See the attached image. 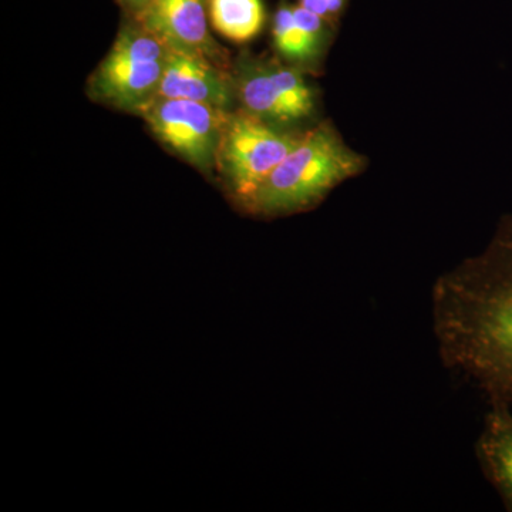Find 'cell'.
Here are the masks:
<instances>
[{
    "instance_id": "6da1fadb",
    "label": "cell",
    "mask_w": 512,
    "mask_h": 512,
    "mask_svg": "<svg viewBox=\"0 0 512 512\" xmlns=\"http://www.w3.org/2000/svg\"><path fill=\"white\" fill-rule=\"evenodd\" d=\"M431 323L443 365L512 406V215L484 254L437 279Z\"/></svg>"
},
{
    "instance_id": "7a4b0ae2",
    "label": "cell",
    "mask_w": 512,
    "mask_h": 512,
    "mask_svg": "<svg viewBox=\"0 0 512 512\" xmlns=\"http://www.w3.org/2000/svg\"><path fill=\"white\" fill-rule=\"evenodd\" d=\"M359 163L332 130L320 127L301 138L256 191L247 208L264 215L301 211L357 173Z\"/></svg>"
},
{
    "instance_id": "3957f363",
    "label": "cell",
    "mask_w": 512,
    "mask_h": 512,
    "mask_svg": "<svg viewBox=\"0 0 512 512\" xmlns=\"http://www.w3.org/2000/svg\"><path fill=\"white\" fill-rule=\"evenodd\" d=\"M170 47L143 26H126L90 80L101 103L137 113L157 96Z\"/></svg>"
},
{
    "instance_id": "277c9868",
    "label": "cell",
    "mask_w": 512,
    "mask_h": 512,
    "mask_svg": "<svg viewBox=\"0 0 512 512\" xmlns=\"http://www.w3.org/2000/svg\"><path fill=\"white\" fill-rule=\"evenodd\" d=\"M299 141L301 138L282 133L247 111L227 113L217 168L234 197L248 207L256 191Z\"/></svg>"
},
{
    "instance_id": "5b68a950",
    "label": "cell",
    "mask_w": 512,
    "mask_h": 512,
    "mask_svg": "<svg viewBox=\"0 0 512 512\" xmlns=\"http://www.w3.org/2000/svg\"><path fill=\"white\" fill-rule=\"evenodd\" d=\"M227 113L201 101L160 96L138 111L168 150L205 174L217 168Z\"/></svg>"
},
{
    "instance_id": "8992f818",
    "label": "cell",
    "mask_w": 512,
    "mask_h": 512,
    "mask_svg": "<svg viewBox=\"0 0 512 512\" xmlns=\"http://www.w3.org/2000/svg\"><path fill=\"white\" fill-rule=\"evenodd\" d=\"M235 92L244 111L269 124L306 119L315 106L311 87L291 67L244 63Z\"/></svg>"
},
{
    "instance_id": "52a82bcc",
    "label": "cell",
    "mask_w": 512,
    "mask_h": 512,
    "mask_svg": "<svg viewBox=\"0 0 512 512\" xmlns=\"http://www.w3.org/2000/svg\"><path fill=\"white\" fill-rule=\"evenodd\" d=\"M208 0H150L138 25L174 49L187 50L221 66V50L208 32Z\"/></svg>"
},
{
    "instance_id": "ba28073f",
    "label": "cell",
    "mask_w": 512,
    "mask_h": 512,
    "mask_svg": "<svg viewBox=\"0 0 512 512\" xmlns=\"http://www.w3.org/2000/svg\"><path fill=\"white\" fill-rule=\"evenodd\" d=\"M232 94L231 80L220 64L197 53L170 47L157 96L201 101L228 111Z\"/></svg>"
},
{
    "instance_id": "9c48e42d",
    "label": "cell",
    "mask_w": 512,
    "mask_h": 512,
    "mask_svg": "<svg viewBox=\"0 0 512 512\" xmlns=\"http://www.w3.org/2000/svg\"><path fill=\"white\" fill-rule=\"evenodd\" d=\"M476 457L488 483L512 512V413L511 406L490 404L476 441Z\"/></svg>"
},
{
    "instance_id": "30bf717a",
    "label": "cell",
    "mask_w": 512,
    "mask_h": 512,
    "mask_svg": "<svg viewBox=\"0 0 512 512\" xmlns=\"http://www.w3.org/2000/svg\"><path fill=\"white\" fill-rule=\"evenodd\" d=\"M323 18L298 6H281L274 19V45L286 59L306 62L318 55L323 40Z\"/></svg>"
},
{
    "instance_id": "8fae6325",
    "label": "cell",
    "mask_w": 512,
    "mask_h": 512,
    "mask_svg": "<svg viewBox=\"0 0 512 512\" xmlns=\"http://www.w3.org/2000/svg\"><path fill=\"white\" fill-rule=\"evenodd\" d=\"M212 26L235 43H247L261 33L265 23L262 0H208Z\"/></svg>"
},
{
    "instance_id": "7c38bea8",
    "label": "cell",
    "mask_w": 512,
    "mask_h": 512,
    "mask_svg": "<svg viewBox=\"0 0 512 512\" xmlns=\"http://www.w3.org/2000/svg\"><path fill=\"white\" fill-rule=\"evenodd\" d=\"M345 0H301L303 8L325 18L329 13H338L342 9Z\"/></svg>"
},
{
    "instance_id": "4fadbf2b",
    "label": "cell",
    "mask_w": 512,
    "mask_h": 512,
    "mask_svg": "<svg viewBox=\"0 0 512 512\" xmlns=\"http://www.w3.org/2000/svg\"><path fill=\"white\" fill-rule=\"evenodd\" d=\"M120 2L123 3L126 8L130 9L134 15H137L140 10L146 8L147 3L150 2V0H120Z\"/></svg>"
}]
</instances>
